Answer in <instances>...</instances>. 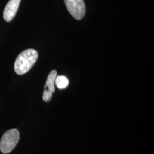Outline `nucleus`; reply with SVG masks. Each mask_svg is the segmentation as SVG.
<instances>
[{
    "instance_id": "f257e3e1",
    "label": "nucleus",
    "mask_w": 154,
    "mask_h": 154,
    "mask_svg": "<svg viewBox=\"0 0 154 154\" xmlns=\"http://www.w3.org/2000/svg\"><path fill=\"white\" fill-rule=\"evenodd\" d=\"M38 53L36 50L29 49L22 51L17 56L14 63V71L18 75L28 72L37 62Z\"/></svg>"
},
{
    "instance_id": "f03ea898",
    "label": "nucleus",
    "mask_w": 154,
    "mask_h": 154,
    "mask_svg": "<svg viewBox=\"0 0 154 154\" xmlns=\"http://www.w3.org/2000/svg\"><path fill=\"white\" fill-rule=\"evenodd\" d=\"M20 139V133L17 129L6 131L2 135L0 142V149L4 154L10 153L16 147Z\"/></svg>"
},
{
    "instance_id": "7ed1b4c3",
    "label": "nucleus",
    "mask_w": 154,
    "mask_h": 154,
    "mask_svg": "<svg viewBox=\"0 0 154 154\" xmlns=\"http://www.w3.org/2000/svg\"><path fill=\"white\" fill-rule=\"evenodd\" d=\"M67 11L77 20H82L86 13L83 0H64Z\"/></svg>"
},
{
    "instance_id": "20e7f679",
    "label": "nucleus",
    "mask_w": 154,
    "mask_h": 154,
    "mask_svg": "<svg viewBox=\"0 0 154 154\" xmlns=\"http://www.w3.org/2000/svg\"><path fill=\"white\" fill-rule=\"evenodd\" d=\"M57 76V72L52 70L48 75L44 86L42 99L45 102H49L52 98L53 93L55 91V80Z\"/></svg>"
},
{
    "instance_id": "39448f33",
    "label": "nucleus",
    "mask_w": 154,
    "mask_h": 154,
    "mask_svg": "<svg viewBox=\"0 0 154 154\" xmlns=\"http://www.w3.org/2000/svg\"><path fill=\"white\" fill-rule=\"evenodd\" d=\"M21 0H10L6 4L3 13L4 19L6 22H11L16 14Z\"/></svg>"
},
{
    "instance_id": "423d86ee",
    "label": "nucleus",
    "mask_w": 154,
    "mask_h": 154,
    "mask_svg": "<svg viewBox=\"0 0 154 154\" xmlns=\"http://www.w3.org/2000/svg\"><path fill=\"white\" fill-rule=\"evenodd\" d=\"M69 81L67 77L63 75L57 76L55 80V84L57 87L60 89H63L69 85Z\"/></svg>"
}]
</instances>
